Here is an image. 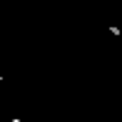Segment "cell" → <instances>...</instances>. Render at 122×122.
<instances>
[{"instance_id": "3", "label": "cell", "mask_w": 122, "mask_h": 122, "mask_svg": "<svg viewBox=\"0 0 122 122\" xmlns=\"http://www.w3.org/2000/svg\"><path fill=\"white\" fill-rule=\"evenodd\" d=\"M0 82H3V75H0Z\"/></svg>"}, {"instance_id": "2", "label": "cell", "mask_w": 122, "mask_h": 122, "mask_svg": "<svg viewBox=\"0 0 122 122\" xmlns=\"http://www.w3.org/2000/svg\"><path fill=\"white\" fill-rule=\"evenodd\" d=\"M13 122H23V120H20V117H13Z\"/></svg>"}, {"instance_id": "1", "label": "cell", "mask_w": 122, "mask_h": 122, "mask_svg": "<svg viewBox=\"0 0 122 122\" xmlns=\"http://www.w3.org/2000/svg\"><path fill=\"white\" fill-rule=\"evenodd\" d=\"M110 32H112V35L117 37V35H120V27H117V25H110Z\"/></svg>"}]
</instances>
